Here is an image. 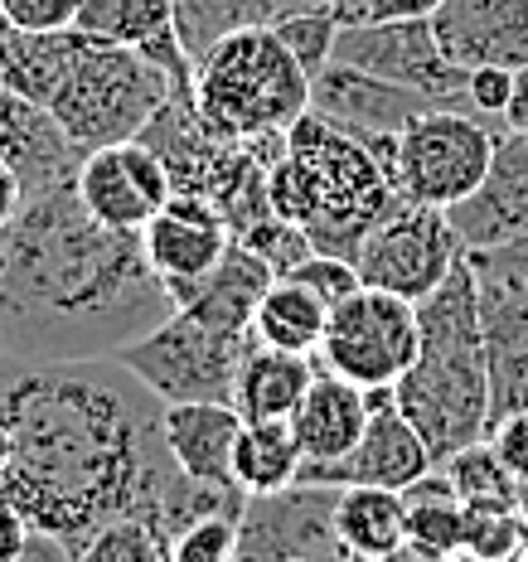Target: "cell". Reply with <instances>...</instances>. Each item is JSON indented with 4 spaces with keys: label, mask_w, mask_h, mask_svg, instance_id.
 Returning a JSON list of instances; mask_svg holds the SVG:
<instances>
[{
    "label": "cell",
    "mask_w": 528,
    "mask_h": 562,
    "mask_svg": "<svg viewBox=\"0 0 528 562\" xmlns=\"http://www.w3.org/2000/svg\"><path fill=\"white\" fill-rule=\"evenodd\" d=\"M504 126L528 132V64L514 68V98H509V112H504Z\"/></svg>",
    "instance_id": "7bdbcfd3"
},
{
    "label": "cell",
    "mask_w": 528,
    "mask_h": 562,
    "mask_svg": "<svg viewBox=\"0 0 528 562\" xmlns=\"http://www.w3.org/2000/svg\"><path fill=\"white\" fill-rule=\"evenodd\" d=\"M243 417L233 403H170L166 407V447L190 480L238 490L233 480V447H238Z\"/></svg>",
    "instance_id": "603a6c76"
},
{
    "label": "cell",
    "mask_w": 528,
    "mask_h": 562,
    "mask_svg": "<svg viewBox=\"0 0 528 562\" xmlns=\"http://www.w3.org/2000/svg\"><path fill=\"white\" fill-rule=\"evenodd\" d=\"M194 112L223 140L287 136L311 112V78L272 25H238L194 54Z\"/></svg>",
    "instance_id": "5b68a950"
},
{
    "label": "cell",
    "mask_w": 528,
    "mask_h": 562,
    "mask_svg": "<svg viewBox=\"0 0 528 562\" xmlns=\"http://www.w3.org/2000/svg\"><path fill=\"white\" fill-rule=\"evenodd\" d=\"M335 64L363 68L373 78H389L397 88H413L431 108L471 112L465 108V68L441 54L431 20H389V25L339 30Z\"/></svg>",
    "instance_id": "8fae6325"
},
{
    "label": "cell",
    "mask_w": 528,
    "mask_h": 562,
    "mask_svg": "<svg viewBox=\"0 0 528 562\" xmlns=\"http://www.w3.org/2000/svg\"><path fill=\"white\" fill-rule=\"evenodd\" d=\"M238 243H243V248H248L272 277H291L301 262H306V257H315V243L306 238V228H296L291 218H281V214H267L262 224H252Z\"/></svg>",
    "instance_id": "1f68e13d"
},
{
    "label": "cell",
    "mask_w": 528,
    "mask_h": 562,
    "mask_svg": "<svg viewBox=\"0 0 528 562\" xmlns=\"http://www.w3.org/2000/svg\"><path fill=\"white\" fill-rule=\"evenodd\" d=\"M74 30L146 54L150 64H160L175 78L180 92H190L194 83V58L180 34V5L175 0H83Z\"/></svg>",
    "instance_id": "ffe728a7"
},
{
    "label": "cell",
    "mask_w": 528,
    "mask_h": 562,
    "mask_svg": "<svg viewBox=\"0 0 528 562\" xmlns=\"http://www.w3.org/2000/svg\"><path fill=\"white\" fill-rule=\"evenodd\" d=\"M10 422H5V413H0V485H5V475H10Z\"/></svg>",
    "instance_id": "bcb514c9"
},
{
    "label": "cell",
    "mask_w": 528,
    "mask_h": 562,
    "mask_svg": "<svg viewBox=\"0 0 528 562\" xmlns=\"http://www.w3.org/2000/svg\"><path fill=\"white\" fill-rule=\"evenodd\" d=\"M403 495H407V538L422 543V548H431V553L461 558L471 509H465V499L456 495L451 475L437 465V471L422 475L413 490H403Z\"/></svg>",
    "instance_id": "83f0119b"
},
{
    "label": "cell",
    "mask_w": 528,
    "mask_h": 562,
    "mask_svg": "<svg viewBox=\"0 0 528 562\" xmlns=\"http://www.w3.org/2000/svg\"><path fill=\"white\" fill-rule=\"evenodd\" d=\"M465 262V243L456 238L451 214L431 204L397 199L389 214L363 233L355 252V272L363 286L393 291L403 301H427L456 267Z\"/></svg>",
    "instance_id": "9c48e42d"
},
{
    "label": "cell",
    "mask_w": 528,
    "mask_h": 562,
    "mask_svg": "<svg viewBox=\"0 0 528 562\" xmlns=\"http://www.w3.org/2000/svg\"><path fill=\"white\" fill-rule=\"evenodd\" d=\"M301 441L291 422H243L238 447H233V480L243 495H277L301 480Z\"/></svg>",
    "instance_id": "4316f807"
},
{
    "label": "cell",
    "mask_w": 528,
    "mask_h": 562,
    "mask_svg": "<svg viewBox=\"0 0 528 562\" xmlns=\"http://www.w3.org/2000/svg\"><path fill=\"white\" fill-rule=\"evenodd\" d=\"M166 538L141 519H112L108 529H98L83 548L74 553V562H166Z\"/></svg>",
    "instance_id": "f546056e"
},
{
    "label": "cell",
    "mask_w": 528,
    "mask_h": 562,
    "mask_svg": "<svg viewBox=\"0 0 528 562\" xmlns=\"http://www.w3.org/2000/svg\"><path fill=\"white\" fill-rule=\"evenodd\" d=\"M175 92H180L175 78L146 54L78 30L74 54H68L44 108L58 122V132L74 140L78 156H88V150L116 146V140H136Z\"/></svg>",
    "instance_id": "8992f818"
},
{
    "label": "cell",
    "mask_w": 528,
    "mask_h": 562,
    "mask_svg": "<svg viewBox=\"0 0 528 562\" xmlns=\"http://www.w3.org/2000/svg\"><path fill=\"white\" fill-rule=\"evenodd\" d=\"M475 267H485V272H504V277H524L528 281V233L514 243H504V248H490V252H465Z\"/></svg>",
    "instance_id": "f35d334b"
},
{
    "label": "cell",
    "mask_w": 528,
    "mask_h": 562,
    "mask_svg": "<svg viewBox=\"0 0 528 562\" xmlns=\"http://www.w3.org/2000/svg\"><path fill=\"white\" fill-rule=\"evenodd\" d=\"M315 369H321L315 355H291V349L252 339L238 364V379H233V407L243 422H291V413L315 383Z\"/></svg>",
    "instance_id": "cb8c5ba5"
},
{
    "label": "cell",
    "mask_w": 528,
    "mask_h": 562,
    "mask_svg": "<svg viewBox=\"0 0 528 562\" xmlns=\"http://www.w3.org/2000/svg\"><path fill=\"white\" fill-rule=\"evenodd\" d=\"M490 447H495L499 465L514 475V485L528 490V407H519V413L499 417L495 427H490Z\"/></svg>",
    "instance_id": "74e56055"
},
{
    "label": "cell",
    "mask_w": 528,
    "mask_h": 562,
    "mask_svg": "<svg viewBox=\"0 0 528 562\" xmlns=\"http://www.w3.org/2000/svg\"><path fill=\"white\" fill-rule=\"evenodd\" d=\"M335 0H277V15H311V10H325L330 15Z\"/></svg>",
    "instance_id": "f6af8a7d"
},
{
    "label": "cell",
    "mask_w": 528,
    "mask_h": 562,
    "mask_svg": "<svg viewBox=\"0 0 528 562\" xmlns=\"http://www.w3.org/2000/svg\"><path fill=\"white\" fill-rule=\"evenodd\" d=\"M431 102L413 88H397L389 78H373L363 68L330 64L311 83V112L330 116L335 126H345L349 136H359L383 166L393 170V146L403 136V126L422 116Z\"/></svg>",
    "instance_id": "9a60e30c"
},
{
    "label": "cell",
    "mask_w": 528,
    "mask_h": 562,
    "mask_svg": "<svg viewBox=\"0 0 528 562\" xmlns=\"http://www.w3.org/2000/svg\"><path fill=\"white\" fill-rule=\"evenodd\" d=\"M335 538L355 558L379 562L407 538V495L383 485H345L335 495Z\"/></svg>",
    "instance_id": "d4e9b609"
},
{
    "label": "cell",
    "mask_w": 528,
    "mask_h": 562,
    "mask_svg": "<svg viewBox=\"0 0 528 562\" xmlns=\"http://www.w3.org/2000/svg\"><path fill=\"white\" fill-rule=\"evenodd\" d=\"M335 495L325 485H291L252 495L238 519V562H296L335 553Z\"/></svg>",
    "instance_id": "5bb4252c"
},
{
    "label": "cell",
    "mask_w": 528,
    "mask_h": 562,
    "mask_svg": "<svg viewBox=\"0 0 528 562\" xmlns=\"http://www.w3.org/2000/svg\"><path fill=\"white\" fill-rule=\"evenodd\" d=\"M10 422V475L0 495L30 533L78 548L112 519H141L160 538L209 514L243 519L248 495L190 480L166 447V403L116 359L20 364L0 379Z\"/></svg>",
    "instance_id": "6da1fadb"
},
{
    "label": "cell",
    "mask_w": 528,
    "mask_h": 562,
    "mask_svg": "<svg viewBox=\"0 0 528 562\" xmlns=\"http://www.w3.org/2000/svg\"><path fill=\"white\" fill-rule=\"evenodd\" d=\"M166 562H238V519L209 514V519L190 524L184 533L170 538Z\"/></svg>",
    "instance_id": "d6a6232c"
},
{
    "label": "cell",
    "mask_w": 528,
    "mask_h": 562,
    "mask_svg": "<svg viewBox=\"0 0 528 562\" xmlns=\"http://www.w3.org/2000/svg\"><path fill=\"white\" fill-rule=\"evenodd\" d=\"M170 311L141 233L98 224L74 180L0 228V355L15 364L112 359Z\"/></svg>",
    "instance_id": "7a4b0ae2"
},
{
    "label": "cell",
    "mask_w": 528,
    "mask_h": 562,
    "mask_svg": "<svg viewBox=\"0 0 528 562\" xmlns=\"http://www.w3.org/2000/svg\"><path fill=\"white\" fill-rule=\"evenodd\" d=\"M5 5V20L10 30H74L78 10H83V0H0Z\"/></svg>",
    "instance_id": "8d00e7d4"
},
{
    "label": "cell",
    "mask_w": 528,
    "mask_h": 562,
    "mask_svg": "<svg viewBox=\"0 0 528 562\" xmlns=\"http://www.w3.org/2000/svg\"><path fill=\"white\" fill-rule=\"evenodd\" d=\"M369 417H373L369 389H359V383L339 379V373L321 364L301 407L291 413V431H296L306 465H335L363 441Z\"/></svg>",
    "instance_id": "7402d4cb"
},
{
    "label": "cell",
    "mask_w": 528,
    "mask_h": 562,
    "mask_svg": "<svg viewBox=\"0 0 528 562\" xmlns=\"http://www.w3.org/2000/svg\"><path fill=\"white\" fill-rule=\"evenodd\" d=\"M25 543H30V524H25V514L10 505L5 495H0V562H15Z\"/></svg>",
    "instance_id": "ab89813d"
},
{
    "label": "cell",
    "mask_w": 528,
    "mask_h": 562,
    "mask_svg": "<svg viewBox=\"0 0 528 562\" xmlns=\"http://www.w3.org/2000/svg\"><path fill=\"white\" fill-rule=\"evenodd\" d=\"M252 345V330H233L190 306H175L150 335L116 349V364L132 369L160 403H233V379Z\"/></svg>",
    "instance_id": "52a82bcc"
},
{
    "label": "cell",
    "mask_w": 528,
    "mask_h": 562,
    "mask_svg": "<svg viewBox=\"0 0 528 562\" xmlns=\"http://www.w3.org/2000/svg\"><path fill=\"white\" fill-rule=\"evenodd\" d=\"M0 160L15 166L30 199H40V194H49L54 184L74 180L83 156L74 150V140L58 132L49 108L0 88Z\"/></svg>",
    "instance_id": "44dd1931"
},
{
    "label": "cell",
    "mask_w": 528,
    "mask_h": 562,
    "mask_svg": "<svg viewBox=\"0 0 528 562\" xmlns=\"http://www.w3.org/2000/svg\"><path fill=\"white\" fill-rule=\"evenodd\" d=\"M78 199L98 224L122 228V233H141L160 209L175 199L170 170L146 140H116V146L88 150L78 160Z\"/></svg>",
    "instance_id": "7c38bea8"
},
{
    "label": "cell",
    "mask_w": 528,
    "mask_h": 562,
    "mask_svg": "<svg viewBox=\"0 0 528 562\" xmlns=\"http://www.w3.org/2000/svg\"><path fill=\"white\" fill-rule=\"evenodd\" d=\"M437 471L422 431L397 413V403L373 407L369 431L345 461L335 465H301L296 485H325V490H345V485H383V490H413L422 475Z\"/></svg>",
    "instance_id": "e0dca14e"
},
{
    "label": "cell",
    "mask_w": 528,
    "mask_h": 562,
    "mask_svg": "<svg viewBox=\"0 0 528 562\" xmlns=\"http://www.w3.org/2000/svg\"><path fill=\"white\" fill-rule=\"evenodd\" d=\"M417 359L393 383V403L422 431L431 461L446 465L475 441H490L495 427L471 257L427 301H417Z\"/></svg>",
    "instance_id": "3957f363"
},
{
    "label": "cell",
    "mask_w": 528,
    "mask_h": 562,
    "mask_svg": "<svg viewBox=\"0 0 528 562\" xmlns=\"http://www.w3.org/2000/svg\"><path fill=\"white\" fill-rule=\"evenodd\" d=\"M417 306L393 291L359 286L330 306V325L321 339V364L359 389H393L417 359Z\"/></svg>",
    "instance_id": "30bf717a"
},
{
    "label": "cell",
    "mask_w": 528,
    "mask_h": 562,
    "mask_svg": "<svg viewBox=\"0 0 528 562\" xmlns=\"http://www.w3.org/2000/svg\"><path fill=\"white\" fill-rule=\"evenodd\" d=\"M446 475H451L456 495L465 499V509H504L514 499V475L499 465L495 447H485V441H475V447H465L461 456H451V461L441 465Z\"/></svg>",
    "instance_id": "f1b7e54d"
},
{
    "label": "cell",
    "mask_w": 528,
    "mask_h": 562,
    "mask_svg": "<svg viewBox=\"0 0 528 562\" xmlns=\"http://www.w3.org/2000/svg\"><path fill=\"white\" fill-rule=\"evenodd\" d=\"M441 54L456 68H524L528 64V0H441L431 15Z\"/></svg>",
    "instance_id": "d6986e66"
},
{
    "label": "cell",
    "mask_w": 528,
    "mask_h": 562,
    "mask_svg": "<svg viewBox=\"0 0 528 562\" xmlns=\"http://www.w3.org/2000/svg\"><path fill=\"white\" fill-rule=\"evenodd\" d=\"M296 562H369V558H355L349 548H335V553H315V558H296Z\"/></svg>",
    "instance_id": "7dc6e473"
},
{
    "label": "cell",
    "mask_w": 528,
    "mask_h": 562,
    "mask_svg": "<svg viewBox=\"0 0 528 562\" xmlns=\"http://www.w3.org/2000/svg\"><path fill=\"white\" fill-rule=\"evenodd\" d=\"M10 30V20H5V5H0V34H5Z\"/></svg>",
    "instance_id": "c3c4849f"
},
{
    "label": "cell",
    "mask_w": 528,
    "mask_h": 562,
    "mask_svg": "<svg viewBox=\"0 0 528 562\" xmlns=\"http://www.w3.org/2000/svg\"><path fill=\"white\" fill-rule=\"evenodd\" d=\"M233 224L218 214L209 199L199 194H175L146 228H141V248H146L156 277L166 281L170 301L184 306L199 286L223 267L233 252Z\"/></svg>",
    "instance_id": "4fadbf2b"
},
{
    "label": "cell",
    "mask_w": 528,
    "mask_h": 562,
    "mask_svg": "<svg viewBox=\"0 0 528 562\" xmlns=\"http://www.w3.org/2000/svg\"><path fill=\"white\" fill-rule=\"evenodd\" d=\"M495 140H499L495 122H480V116L451 112V108H427L403 126V136L393 146L389 175H393L397 199H413V204H431V209H456L490 175Z\"/></svg>",
    "instance_id": "ba28073f"
},
{
    "label": "cell",
    "mask_w": 528,
    "mask_h": 562,
    "mask_svg": "<svg viewBox=\"0 0 528 562\" xmlns=\"http://www.w3.org/2000/svg\"><path fill=\"white\" fill-rule=\"evenodd\" d=\"M325 325H330V306L315 296L306 281L296 277H272L252 311V339L272 349H291V355H321Z\"/></svg>",
    "instance_id": "484cf974"
},
{
    "label": "cell",
    "mask_w": 528,
    "mask_h": 562,
    "mask_svg": "<svg viewBox=\"0 0 528 562\" xmlns=\"http://www.w3.org/2000/svg\"><path fill=\"white\" fill-rule=\"evenodd\" d=\"M15 562H74V548L58 543V538H49V533H30V543L20 548Z\"/></svg>",
    "instance_id": "b9f144b4"
},
{
    "label": "cell",
    "mask_w": 528,
    "mask_h": 562,
    "mask_svg": "<svg viewBox=\"0 0 528 562\" xmlns=\"http://www.w3.org/2000/svg\"><path fill=\"white\" fill-rule=\"evenodd\" d=\"M509 98H514V68H471L465 74V108L480 122H495L504 126V112H509Z\"/></svg>",
    "instance_id": "d590c367"
},
{
    "label": "cell",
    "mask_w": 528,
    "mask_h": 562,
    "mask_svg": "<svg viewBox=\"0 0 528 562\" xmlns=\"http://www.w3.org/2000/svg\"><path fill=\"white\" fill-rule=\"evenodd\" d=\"M379 562H456V558L431 553V548H422V543H413V538H403V543H397L393 553H383Z\"/></svg>",
    "instance_id": "ee69618b"
},
{
    "label": "cell",
    "mask_w": 528,
    "mask_h": 562,
    "mask_svg": "<svg viewBox=\"0 0 528 562\" xmlns=\"http://www.w3.org/2000/svg\"><path fill=\"white\" fill-rule=\"evenodd\" d=\"M475 296H480L490 403H495V422H499L528 407V281L475 267Z\"/></svg>",
    "instance_id": "2e32d148"
},
{
    "label": "cell",
    "mask_w": 528,
    "mask_h": 562,
    "mask_svg": "<svg viewBox=\"0 0 528 562\" xmlns=\"http://www.w3.org/2000/svg\"><path fill=\"white\" fill-rule=\"evenodd\" d=\"M446 214H451V228L465 243V252H490L524 238L528 233V132L499 126L490 175L480 180V190L471 199H461Z\"/></svg>",
    "instance_id": "ac0fdd59"
},
{
    "label": "cell",
    "mask_w": 528,
    "mask_h": 562,
    "mask_svg": "<svg viewBox=\"0 0 528 562\" xmlns=\"http://www.w3.org/2000/svg\"><path fill=\"white\" fill-rule=\"evenodd\" d=\"M291 277L306 281L315 296H325V306H339V301L355 296V291L363 286L359 272H355V262H349V257H330V252H315V257H306V262H301Z\"/></svg>",
    "instance_id": "e575fe53"
},
{
    "label": "cell",
    "mask_w": 528,
    "mask_h": 562,
    "mask_svg": "<svg viewBox=\"0 0 528 562\" xmlns=\"http://www.w3.org/2000/svg\"><path fill=\"white\" fill-rule=\"evenodd\" d=\"M30 204V194H25V180L15 175V166L10 160H0V228H10L20 218V209Z\"/></svg>",
    "instance_id": "60d3db41"
},
{
    "label": "cell",
    "mask_w": 528,
    "mask_h": 562,
    "mask_svg": "<svg viewBox=\"0 0 528 562\" xmlns=\"http://www.w3.org/2000/svg\"><path fill=\"white\" fill-rule=\"evenodd\" d=\"M267 199L281 218L306 228L315 252L355 262L363 233L397 204L393 175L345 126L306 112L287 132V150L267 170Z\"/></svg>",
    "instance_id": "277c9868"
},
{
    "label": "cell",
    "mask_w": 528,
    "mask_h": 562,
    "mask_svg": "<svg viewBox=\"0 0 528 562\" xmlns=\"http://www.w3.org/2000/svg\"><path fill=\"white\" fill-rule=\"evenodd\" d=\"M272 30L281 34V44H287L291 54H296V64L306 68L311 83L335 64L339 20H335V15H325V10H311V15H272Z\"/></svg>",
    "instance_id": "4dcf8cb0"
},
{
    "label": "cell",
    "mask_w": 528,
    "mask_h": 562,
    "mask_svg": "<svg viewBox=\"0 0 528 562\" xmlns=\"http://www.w3.org/2000/svg\"><path fill=\"white\" fill-rule=\"evenodd\" d=\"M441 10V0H335L330 15L339 30L359 25H389V20H431Z\"/></svg>",
    "instance_id": "836d02e7"
}]
</instances>
